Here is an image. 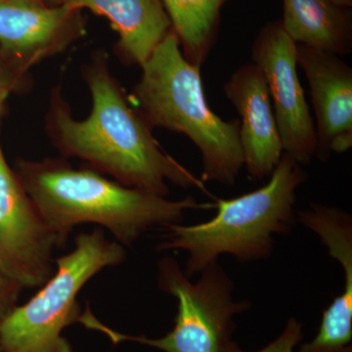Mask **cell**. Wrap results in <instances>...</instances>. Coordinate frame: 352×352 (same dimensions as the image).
Returning a JSON list of instances; mask_svg holds the SVG:
<instances>
[{"mask_svg":"<svg viewBox=\"0 0 352 352\" xmlns=\"http://www.w3.org/2000/svg\"><path fill=\"white\" fill-rule=\"evenodd\" d=\"M92 109L85 120L74 118L61 89L51 91L45 131L65 157H76L88 168L124 185L168 197V183L206 191L200 178L164 151L122 85L112 75L107 53L92 55L83 69Z\"/></svg>","mask_w":352,"mask_h":352,"instance_id":"6da1fadb","label":"cell"},{"mask_svg":"<svg viewBox=\"0 0 352 352\" xmlns=\"http://www.w3.org/2000/svg\"><path fill=\"white\" fill-rule=\"evenodd\" d=\"M14 171L54 235L57 248L67 244L80 224L107 229L126 247L156 227L182 223L187 210L214 207L192 197L168 200L124 186L88 166L74 168L63 159L19 160Z\"/></svg>","mask_w":352,"mask_h":352,"instance_id":"7a4b0ae2","label":"cell"},{"mask_svg":"<svg viewBox=\"0 0 352 352\" xmlns=\"http://www.w3.org/2000/svg\"><path fill=\"white\" fill-rule=\"evenodd\" d=\"M131 99L151 129L184 134L201 153L203 182L232 186L244 168L240 120H222L206 100L201 68L183 56L171 29L141 67Z\"/></svg>","mask_w":352,"mask_h":352,"instance_id":"3957f363","label":"cell"},{"mask_svg":"<svg viewBox=\"0 0 352 352\" xmlns=\"http://www.w3.org/2000/svg\"><path fill=\"white\" fill-rule=\"evenodd\" d=\"M302 164L289 155L281 160L259 189L214 204V219L196 226L170 224L157 251H182L188 254L184 272L189 278L231 254L241 263L270 258L275 234H287L296 220V191L307 180Z\"/></svg>","mask_w":352,"mask_h":352,"instance_id":"277c9868","label":"cell"},{"mask_svg":"<svg viewBox=\"0 0 352 352\" xmlns=\"http://www.w3.org/2000/svg\"><path fill=\"white\" fill-rule=\"evenodd\" d=\"M157 287L177 300L173 330L161 338L126 335L108 327L87 305L78 323L105 335L117 344L138 342L164 352H245L234 342L235 317L251 303L234 300V283L219 263L201 271L200 279L190 281L177 261L164 256L157 263Z\"/></svg>","mask_w":352,"mask_h":352,"instance_id":"5b68a950","label":"cell"},{"mask_svg":"<svg viewBox=\"0 0 352 352\" xmlns=\"http://www.w3.org/2000/svg\"><path fill=\"white\" fill-rule=\"evenodd\" d=\"M124 245L100 228L78 234L71 252L55 259L52 276L11 312L0 331V352H75L63 336L78 323V294L98 273L126 261Z\"/></svg>","mask_w":352,"mask_h":352,"instance_id":"8992f818","label":"cell"},{"mask_svg":"<svg viewBox=\"0 0 352 352\" xmlns=\"http://www.w3.org/2000/svg\"><path fill=\"white\" fill-rule=\"evenodd\" d=\"M56 240L7 164L0 143V274L39 288L55 271Z\"/></svg>","mask_w":352,"mask_h":352,"instance_id":"52a82bcc","label":"cell"},{"mask_svg":"<svg viewBox=\"0 0 352 352\" xmlns=\"http://www.w3.org/2000/svg\"><path fill=\"white\" fill-rule=\"evenodd\" d=\"M252 63L263 72L285 154L302 166L311 164L316 132L298 75L296 43L281 23L266 25L252 47Z\"/></svg>","mask_w":352,"mask_h":352,"instance_id":"ba28073f","label":"cell"},{"mask_svg":"<svg viewBox=\"0 0 352 352\" xmlns=\"http://www.w3.org/2000/svg\"><path fill=\"white\" fill-rule=\"evenodd\" d=\"M43 1L0 0V52L22 75L80 36L78 13Z\"/></svg>","mask_w":352,"mask_h":352,"instance_id":"9c48e42d","label":"cell"},{"mask_svg":"<svg viewBox=\"0 0 352 352\" xmlns=\"http://www.w3.org/2000/svg\"><path fill=\"white\" fill-rule=\"evenodd\" d=\"M296 60L317 120L315 157L326 162L333 153L352 147V68L332 52L303 44H296Z\"/></svg>","mask_w":352,"mask_h":352,"instance_id":"30bf717a","label":"cell"},{"mask_svg":"<svg viewBox=\"0 0 352 352\" xmlns=\"http://www.w3.org/2000/svg\"><path fill=\"white\" fill-rule=\"evenodd\" d=\"M223 91L240 115L248 175L254 182L270 178L283 155V146L263 72L252 62L242 65L224 83Z\"/></svg>","mask_w":352,"mask_h":352,"instance_id":"8fae6325","label":"cell"},{"mask_svg":"<svg viewBox=\"0 0 352 352\" xmlns=\"http://www.w3.org/2000/svg\"><path fill=\"white\" fill-rule=\"evenodd\" d=\"M62 6L105 17L119 36L118 56L140 68L173 29L162 0H65Z\"/></svg>","mask_w":352,"mask_h":352,"instance_id":"7c38bea8","label":"cell"},{"mask_svg":"<svg viewBox=\"0 0 352 352\" xmlns=\"http://www.w3.org/2000/svg\"><path fill=\"white\" fill-rule=\"evenodd\" d=\"M285 32L296 43L332 52L349 54L351 24L344 7L330 0H283Z\"/></svg>","mask_w":352,"mask_h":352,"instance_id":"4fadbf2b","label":"cell"},{"mask_svg":"<svg viewBox=\"0 0 352 352\" xmlns=\"http://www.w3.org/2000/svg\"><path fill=\"white\" fill-rule=\"evenodd\" d=\"M183 56L201 68L214 46L224 0H162Z\"/></svg>","mask_w":352,"mask_h":352,"instance_id":"5bb4252c","label":"cell"},{"mask_svg":"<svg viewBox=\"0 0 352 352\" xmlns=\"http://www.w3.org/2000/svg\"><path fill=\"white\" fill-rule=\"evenodd\" d=\"M28 75L18 73L0 52V118L8 95L15 89L27 87Z\"/></svg>","mask_w":352,"mask_h":352,"instance_id":"9a60e30c","label":"cell"},{"mask_svg":"<svg viewBox=\"0 0 352 352\" xmlns=\"http://www.w3.org/2000/svg\"><path fill=\"white\" fill-rule=\"evenodd\" d=\"M22 285L0 274V331L11 312L18 305Z\"/></svg>","mask_w":352,"mask_h":352,"instance_id":"2e32d148","label":"cell"},{"mask_svg":"<svg viewBox=\"0 0 352 352\" xmlns=\"http://www.w3.org/2000/svg\"><path fill=\"white\" fill-rule=\"evenodd\" d=\"M335 6L349 8L352 6V0H330Z\"/></svg>","mask_w":352,"mask_h":352,"instance_id":"e0dca14e","label":"cell"},{"mask_svg":"<svg viewBox=\"0 0 352 352\" xmlns=\"http://www.w3.org/2000/svg\"><path fill=\"white\" fill-rule=\"evenodd\" d=\"M64 1L65 0H47V4L51 6H62Z\"/></svg>","mask_w":352,"mask_h":352,"instance_id":"ac0fdd59","label":"cell"},{"mask_svg":"<svg viewBox=\"0 0 352 352\" xmlns=\"http://www.w3.org/2000/svg\"><path fill=\"white\" fill-rule=\"evenodd\" d=\"M31 1H43V0H31Z\"/></svg>","mask_w":352,"mask_h":352,"instance_id":"d6986e66","label":"cell"}]
</instances>
